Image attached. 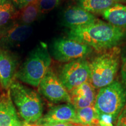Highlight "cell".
I'll return each mask as SVG.
<instances>
[{"label": "cell", "mask_w": 126, "mask_h": 126, "mask_svg": "<svg viewBox=\"0 0 126 126\" xmlns=\"http://www.w3.org/2000/svg\"><path fill=\"white\" fill-rule=\"evenodd\" d=\"M68 37L98 51L110 49L126 38V31L96 19L90 24L69 30Z\"/></svg>", "instance_id": "obj_1"}, {"label": "cell", "mask_w": 126, "mask_h": 126, "mask_svg": "<svg viewBox=\"0 0 126 126\" xmlns=\"http://www.w3.org/2000/svg\"><path fill=\"white\" fill-rule=\"evenodd\" d=\"M51 63V58L47 45L40 42L19 67L15 78L31 86L38 87L50 69Z\"/></svg>", "instance_id": "obj_2"}, {"label": "cell", "mask_w": 126, "mask_h": 126, "mask_svg": "<svg viewBox=\"0 0 126 126\" xmlns=\"http://www.w3.org/2000/svg\"><path fill=\"white\" fill-rule=\"evenodd\" d=\"M9 90L12 102L25 122L39 121L43 114V105L38 93L16 81L12 82Z\"/></svg>", "instance_id": "obj_3"}, {"label": "cell", "mask_w": 126, "mask_h": 126, "mask_svg": "<svg viewBox=\"0 0 126 126\" xmlns=\"http://www.w3.org/2000/svg\"><path fill=\"white\" fill-rule=\"evenodd\" d=\"M120 54V48L114 47L103 51L89 63V82L95 89H100L114 81L119 68Z\"/></svg>", "instance_id": "obj_4"}, {"label": "cell", "mask_w": 126, "mask_h": 126, "mask_svg": "<svg viewBox=\"0 0 126 126\" xmlns=\"http://www.w3.org/2000/svg\"><path fill=\"white\" fill-rule=\"evenodd\" d=\"M126 105V88L119 81H114L99 89L94 108L99 114L110 115L116 120Z\"/></svg>", "instance_id": "obj_5"}, {"label": "cell", "mask_w": 126, "mask_h": 126, "mask_svg": "<svg viewBox=\"0 0 126 126\" xmlns=\"http://www.w3.org/2000/svg\"><path fill=\"white\" fill-rule=\"evenodd\" d=\"M88 45L70 38H59L53 41L50 53L54 60L61 63H68L85 59L92 51Z\"/></svg>", "instance_id": "obj_6"}, {"label": "cell", "mask_w": 126, "mask_h": 126, "mask_svg": "<svg viewBox=\"0 0 126 126\" xmlns=\"http://www.w3.org/2000/svg\"><path fill=\"white\" fill-rule=\"evenodd\" d=\"M59 78L68 92L90 80L89 63L85 59L67 63L60 71Z\"/></svg>", "instance_id": "obj_7"}, {"label": "cell", "mask_w": 126, "mask_h": 126, "mask_svg": "<svg viewBox=\"0 0 126 126\" xmlns=\"http://www.w3.org/2000/svg\"><path fill=\"white\" fill-rule=\"evenodd\" d=\"M38 88L39 93L50 102L70 103L68 91L50 68L41 81Z\"/></svg>", "instance_id": "obj_8"}, {"label": "cell", "mask_w": 126, "mask_h": 126, "mask_svg": "<svg viewBox=\"0 0 126 126\" xmlns=\"http://www.w3.org/2000/svg\"><path fill=\"white\" fill-rule=\"evenodd\" d=\"M18 57L9 50L0 49V85L8 90L18 70Z\"/></svg>", "instance_id": "obj_9"}, {"label": "cell", "mask_w": 126, "mask_h": 126, "mask_svg": "<svg viewBox=\"0 0 126 126\" xmlns=\"http://www.w3.org/2000/svg\"><path fill=\"white\" fill-rule=\"evenodd\" d=\"M33 32L31 25L15 24L0 36V49L9 50L27 40Z\"/></svg>", "instance_id": "obj_10"}, {"label": "cell", "mask_w": 126, "mask_h": 126, "mask_svg": "<svg viewBox=\"0 0 126 126\" xmlns=\"http://www.w3.org/2000/svg\"><path fill=\"white\" fill-rule=\"evenodd\" d=\"M37 123L40 124L46 123H70L78 125L76 109L70 103L52 108Z\"/></svg>", "instance_id": "obj_11"}, {"label": "cell", "mask_w": 126, "mask_h": 126, "mask_svg": "<svg viewBox=\"0 0 126 126\" xmlns=\"http://www.w3.org/2000/svg\"><path fill=\"white\" fill-rule=\"evenodd\" d=\"M69 94L70 103L76 110L94 106L97 94L96 89L89 81L78 86Z\"/></svg>", "instance_id": "obj_12"}, {"label": "cell", "mask_w": 126, "mask_h": 126, "mask_svg": "<svg viewBox=\"0 0 126 126\" xmlns=\"http://www.w3.org/2000/svg\"><path fill=\"white\" fill-rule=\"evenodd\" d=\"M96 19L94 14L86 11L79 5L70 6L63 12V22L70 29L86 26Z\"/></svg>", "instance_id": "obj_13"}, {"label": "cell", "mask_w": 126, "mask_h": 126, "mask_svg": "<svg viewBox=\"0 0 126 126\" xmlns=\"http://www.w3.org/2000/svg\"><path fill=\"white\" fill-rule=\"evenodd\" d=\"M21 123L8 89L0 99V126H19Z\"/></svg>", "instance_id": "obj_14"}, {"label": "cell", "mask_w": 126, "mask_h": 126, "mask_svg": "<svg viewBox=\"0 0 126 126\" xmlns=\"http://www.w3.org/2000/svg\"><path fill=\"white\" fill-rule=\"evenodd\" d=\"M17 12L11 0H0V36L16 24Z\"/></svg>", "instance_id": "obj_15"}, {"label": "cell", "mask_w": 126, "mask_h": 126, "mask_svg": "<svg viewBox=\"0 0 126 126\" xmlns=\"http://www.w3.org/2000/svg\"><path fill=\"white\" fill-rule=\"evenodd\" d=\"M102 15L108 23L126 31V5L116 3Z\"/></svg>", "instance_id": "obj_16"}, {"label": "cell", "mask_w": 126, "mask_h": 126, "mask_svg": "<svg viewBox=\"0 0 126 126\" xmlns=\"http://www.w3.org/2000/svg\"><path fill=\"white\" fill-rule=\"evenodd\" d=\"M40 14L39 1H35L18 10L15 22L16 24L31 25Z\"/></svg>", "instance_id": "obj_17"}, {"label": "cell", "mask_w": 126, "mask_h": 126, "mask_svg": "<svg viewBox=\"0 0 126 126\" xmlns=\"http://www.w3.org/2000/svg\"><path fill=\"white\" fill-rule=\"evenodd\" d=\"M116 4L114 0H79L78 5L93 14H102Z\"/></svg>", "instance_id": "obj_18"}, {"label": "cell", "mask_w": 126, "mask_h": 126, "mask_svg": "<svg viewBox=\"0 0 126 126\" xmlns=\"http://www.w3.org/2000/svg\"><path fill=\"white\" fill-rule=\"evenodd\" d=\"M78 125L96 126L99 124V113L94 106L76 110Z\"/></svg>", "instance_id": "obj_19"}, {"label": "cell", "mask_w": 126, "mask_h": 126, "mask_svg": "<svg viewBox=\"0 0 126 126\" xmlns=\"http://www.w3.org/2000/svg\"><path fill=\"white\" fill-rule=\"evenodd\" d=\"M60 0H39V8L40 14L49 12L57 7Z\"/></svg>", "instance_id": "obj_20"}, {"label": "cell", "mask_w": 126, "mask_h": 126, "mask_svg": "<svg viewBox=\"0 0 126 126\" xmlns=\"http://www.w3.org/2000/svg\"><path fill=\"white\" fill-rule=\"evenodd\" d=\"M114 120L110 115L99 114V125L100 126H114L113 122Z\"/></svg>", "instance_id": "obj_21"}, {"label": "cell", "mask_w": 126, "mask_h": 126, "mask_svg": "<svg viewBox=\"0 0 126 126\" xmlns=\"http://www.w3.org/2000/svg\"><path fill=\"white\" fill-rule=\"evenodd\" d=\"M11 1L13 3L16 8L18 10H19L23 8V7H26L28 4L39 1V0H11Z\"/></svg>", "instance_id": "obj_22"}, {"label": "cell", "mask_w": 126, "mask_h": 126, "mask_svg": "<svg viewBox=\"0 0 126 126\" xmlns=\"http://www.w3.org/2000/svg\"><path fill=\"white\" fill-rule=\"evenodd\" d=\"M116 126H126V105L118 116Z\"/></svg>", "instance_id": "obj_23"}, {"label": "cell", "mask_w": 126, "mask_h": 126, "mask_svg": "<svg viewBox=\"0 0 126 126\" xmlns=\"http://www.w3.org/2000/svg\"><path fill=\"white\" fill-rule=\"evenodd\" d=\"M121 75L124 86L126 88V55L122 57V64L121 68Z\"/></svg>", "instance_id": "obj_24"}, {"label": "cell", "mask_w": 126, "mask_h": 126, "mask_svg": "<svg viewBox=\"0 0 126 126\" xmlns=\"http://www.w3.org/2000/svg\"><path fill=\"white\" fill-rule=\"evenodd\" d=\"M74 125L70 123H46L41 124L40 126H74Z\"/></svg>", "instance_id": "obj_25"}, {"label": "cell", "mask_w": 126, "mask_h": 126, "mask_svg": "<svg viewBox=\"0 0 126 126\" xmlns=\"http://www.w3.org/2000/svg\"><path fill=\"white\" fill-rule=\"evenodd\" d=\"M19 126H40V124L38 123H28L26 122H23L21 123Z\"/></svg>", "instance_id": "obj_26"}, {"label": "cell", "mask_w": 126, "mask_h": 126, "mask_svg": "<svg viewBox=\"0 0 126 126\" xmlns=\"http://www.w3.org/2000/svg\"><path fill=\"white\" fill-rule=\"evenodd\" d=\"M116 3L119 4H123V3H126V0H114Z\"/></svg>", "instance_id": "obj_27"}, {"label": "cell", "mask_w": 126, "mask_h": 126, "mask_svg": "<svg viewBox=\"0 0 126 126\" xmlns=\"http://www.w3.org/2000/svg\"><path fill=\"white\" fill-rule=\"evenodd\" d=\"M2 93H1V92H0V99H1V95H2Z\"/></svg>", "instance_id": "obj_28"}, {"label": "cell", "mask_w": 126, "mask_h": 126, "mask_svg": "<svg viewBox=\"0 0 126 126\" xmlns=\"http://www.w3.org/2000/svg\"></svg>", "instance_id": "obj_29"}, {"label": "cell", "mask_w": 126, "mask_h": 126, "mask_svg": "<svg viewBox=\"0 0 126 126\" xmlns=\"http://www.w3.org/2000/svg\"><path fill=\"white\" fill-rule=\"evenodd\" d=\"M74 126H80L79 125H74Z\"/></svg>", "instance_id": "obj_30"}, {"label": "cell", "mask_w": 126, "mask_h": 126, "mask_svg": "<svg viewBox=\"0 0 126 126\" xmlns=\"http://www.w3.org/2000/svg\"></svg>", "instance_id": "obj_31"}]
</instances>
